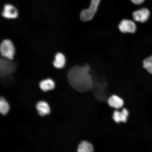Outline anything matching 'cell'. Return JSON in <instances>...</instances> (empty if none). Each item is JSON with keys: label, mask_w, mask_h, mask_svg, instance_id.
Returning a JSON list of instances; mask_svg holds the SVG:
<instances>
[{"label": "cell", "mask_w": 152, "mask_h": 152, "mask_svg": "<svg viewBox=\"0 0 152 152\" xmlns=\"http://www.w3.org/2000/svg\"><path fill=\"white\" fill-rule=\"evenodd\" d=\"M143 67L149 73L152 75V56L144 60Z\"/></svg>", "instance_id": "cell-15"}, {"label": "cell", "mask_w": 152, "mask_h": 152, "mask_svg": "<svg viewBox=\"0 0 152 152\" xmlns=\"http://www.w3.org/2000/svg\"><path fill=\"white\" fill-rule=\"evenodd\" d=\"M108 104L112 107L116 109H120L124 104L123 100L119 96L113 95L109 98L108 100Z\"/></svg>", "instance_id": "cell-9"}, {"label": "cell", "mask_w": 152, "mask_h": 152, "mask_svg": "<svg viewBox=\"0 0 152 152\" xmlns=\"http://www.w3.org/2000/svg\"><path fill=\"white\" fill-rule=\"evenodd\" d=\"M9 106L7 102L3 97L0 100V112L3 115L7 114L9 111Z\"/></svg>", "instance_id": "cell-14"}, {"label": "cell", "mask_w": 152, "mask_h": 152, "mask_svg": "<svg viewBox=\"0 0 152 152\" xmlns=\"http://www.w3.org/2000/svg\"><path fill=\"white\" fill-rule=\"evenodd\" d=\"M37 108L39 115L42 116L48 115L50 113V107L46 102L40 101L38 102Z\"/></svg>", "instance_id": "cell-10"}, {"label": "cell", "mask_w": 152, "mask_h": 152, "mask_svg": "<svg viewBox=\"0 0 152 152\" xmlns=\"http://www.w3.org/2000/svg\"><path fill=\"white\" fill-rule=\"evenodd\" d=\"M0 50L1 56L4 58L10 60H12L14 58L15 48L10 40H4L1 44Z\"/></svg>", "instance_id": "cell-4"}, {"label": "cell", "mask_w": 152, "mask_h": 152, "mask_svg": "<svg viewBox=\"0 0 152 152\" xmlns=\"http://www.w3.org/2000/svg\"><path fill=\"white\" fill-rule=\"evenodd\" d=\"M132 2L136 5H140L144 2L145 0H131Z\"/></svg>", "instance_id": "cell-16"}, {"label": "cell", "mask_w": 152, "mask_h": 152, "mask_svg": "<svg viewBox=\"0 0 152 152\" xmlns=\"http://www.w3.org/2000/svg\"><path fill=\"white\" fill-rule=\"evenodd\" d=\"M77 152H94V148L90 142L83 141L80 144Z\"/></svg>", "instance_id": "cell-13"}, {"label": "cell", "mask_w": 152, "mask_h": 152, "mask_svg": "<svg viewBox=\"0 0 152 152\" xmlns=\"http://www.w3.org/2000/svg\"><path fill=\"white\" fill-rule=\"evenodd\" d=\"M39 86L42 90L44 92H47L54 89L55 83L52 79H47L42 81L39 83Z\"/></svg>", "instance_id": "cell-12"}, {"label": "cell", "mask_w": 152, "mask_h": 152, "mask_svg": "<svg viewBox=\"0 0 152 152\" xmlns=\"http://www.w3.org/2000/svg\"><path fill=\"white\" fill-rule=\"evenodd\" d=\"M2 15L4 18L7 19L16 18L18 16L17 9L12 5L6 4L4 7Z\"/></svg>", "instance_id": "cell-7"}, {"label": "cell", "mask_w": 152, "mask_h": 152, "mask_svg": "<svg viewBox=\"0 0 152 152\" xmlns=\"http://www.w3.org/2000/svg\"><path fill=\"white\" fill-rule=\"evenodd\" d=\"M10 60L6 58H1L0 74L1 78L3 81L5 80L6 79L12 78L11 76L16 71V64Z\"/></svg>", "instance_id": "cell-2"}, {"label": "cell", "mask_w": 152, "mask_h": 152, "mask_svg": "<svg viewBox=\"0 0 152 152\" xmlns=\"http://www.w3.org/2000/svg\"><path fill=\"white\" fill-rule=\"evenodd\" d=\"M150 15V11L148 9L142 8L134 11L132 14L133 18L137 22L145 23L149 19Z\"/></svg>", "instance_id": "cell-6"}, {"label": "cell", "mask_w": 152, "mask_h": 152, "mask_svg": "<svg viewBox=\"0 0 152 152\" xmlns=\"http://www.w3.org/2000/svg\"><path fill=\"white\" fill-rule=\"evenodd\" d=\"M101 0H91V5L88 9L81 11L80 18L83 21H88L94 18Z\"/></svg>", "instance_id": "cell-3"}, {"label": "cell", "mask_w": 152, "mask_h": 152, "mask_svg": "<svg viewBox=\"0 0 152 152\" xmlns=\"http://www.w3.org/2000/svg\"><path fill=\"white\" fill-rule=\"evenodd\" d=\"M129 115L128 110L125 109H123L122 111L120 112L115 111L114 112L113 115V118L117 123L120 122H126Z\"/></svg>", "instance_id": "cell-8"}, {"label": "cell", "mask_w": 152, "mask_h": 152, "mask_svg": "<svg viewBox=\"0 0 152 152\" xmlns=\"http://www.w3.org/2000/svg\"><path fill=\"white\" fill-rule=\"evenodd\" d=\"M66 58L64 55L61 53H57L55 56L53 65L55 67L61 69L64 67L66 64Z\"/></svg>", "instance_id": "cell-11"}, {"label": "cell", "mask_w": 152, "mask_h": 152, "mask_svg": "<svg viewBox=\"0 0 152 152\" xmlns=\"http://www.w3.org/2000/svg\"><path fill=\"white\" fill-rule=\"evenodd\" d=\"M119 28L123 33H134L136 30V26L132 20L124 19L119 25Z\"/></svg>", "instance_id": "cell-5"}, {"label": "cell", "mask_w": 152, "mask_h": 152, "mask_svg": "<svg viewBox=\"0 0 152 152\" xmlns=\"http://www.w3.org/2000/svg\"><path fill=\"white\" fill-rule=\"evenodd\" d=\"M88 65L75 66L71 68L67 74L68 83L72 87L79 92H86L94 86Z\"/></svg>", "instance_id": "cell-1"}]
</instances>
